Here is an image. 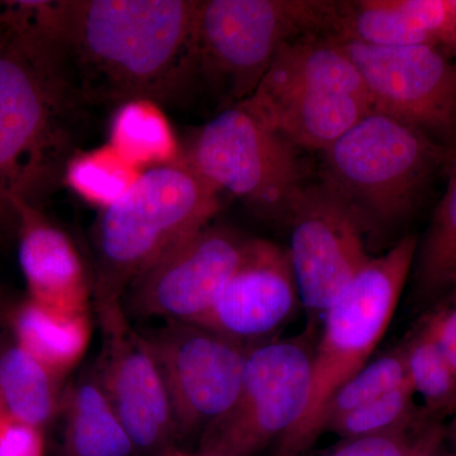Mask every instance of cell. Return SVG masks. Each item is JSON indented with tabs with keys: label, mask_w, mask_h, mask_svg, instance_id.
Returning <instances> with one entry per match:
<instances>
[{
	"label": "cell",
	"mask_w": 456,
	"mask_h": 456,
	"mask_svg": "<svg viewBox=\"0 0 456 456\" xmlns=\"http://www.w3.org/2000/svg\"><path fill=\"white\" fill-rule=\"evenodd\" d=\"M103 349L95 375L139 455L179 448L169 395L158 362L122 305L97 308Z\"/></svg>",
	"instance_id": "cell-13"
},
{
	"label": "cell",
	"mask_w": 456,
	"mask_h": 456,
	"mask_svg": "<svg viewBox=\"0 0 456 456\" xmlns=\"http://www.w3.org/2000/svg\"><path fill=\"white\" fill-rule=\"evenodd\" d=\"M142 173L108 143L92 151L77 152L66 167L64 183L102 211L127 194Z\"/></svg>",
	"instance_id": "cell-25"
},
{
	"label": "cell",
	"mask_w": 456,
	"mask_h": 456,
	"mask_svg": "<svg viewBox=\"0 0 456 456\" xmlns=\"http://www.w3.org/2000/svg\"><path fill=\"white\" fill-rule=\"evenodd\" d=\"M9 310H11V305L0 301V327L7 323Z\"/></svg>",
	"instance_id": "cell-33"
},
{
	"label": "cell",
	"mask_w": 456,
	"mask_h": 456,
	"mask_svg": "<svg viewBox=\"0 0 456 456\" xmlns=\"http://www.w3.org/2000/svg\"><path fill=\"white\" fill-rule=\"evenodd\" d=\"M449 46H452V49L454 50L456 55V23L454 29H452V38H450Z\"/></svg>",
	"instance_id": "cell-35"
},
{
	"label": "cell",
	"mask_w": 456,
	"mask_h": 456,
	"mask_svg": "<svg viewBox=\"0 0 456 456\" xmlns=\"http://www.w3.org/2000/svg\"><path fill=\"white\" fill-rule=\"evenodd\" d=\"M256 89L322 90L369 101L355 65L335 38L323 36L284 44Z\"/></svg>",
	"instance_id": "cell-18"
},
{
	"label": "cell",
	"mask_w": 456,
	"mask_h": 456,
	"mask_svg": "<svg viewBox=\"0 0 456 456\" xmlns=\"http://www.w3.org/2000/svg\"><path fill=\"white\" fill-rule=\"evenodd\" d=\"M163 456H202V455L198 454V452H196V454H191V452H184V450H182L180 448H175V449L170 450L169 452H167V454H164Z\"/></svg>",
	"instance_id": "cell-34"
},
{
	"label": "cell",
	"mask_w": 456,
	"mask_h": 456,
	"mask_svg": "<svg viewBox=\"0 0 456 456\" xmlns=\"http://www.w3.org/2000/svg\"><path fill=\"white\" fill-rule=\"evenodd\" d=\"M250 240L224 226L202 228L131 284L128 310L137 317L200 322L241 265Z\"/></svg>",
	"instance_id": "cell-12"
},
{
	"label": "cell",
	"mask_w": 456,
	"mask_h": 456,
	"mask_svg": "<svg viewBox=\"0 0 456 456\" xmlns=\"http://www.w3.org/2000/svg\"><path fill=\"white\" fill-rule=\"evenodd\" d=\"M0 456H45L44 428L0 413Z\"/></svg>",
	"instance_id": "cell-29"
},
{
	"label": "cell",
	"mask_w": 456,
	"mask_h": 456,
	"mask_svg": "<svg viewBox=\"0 0 456 456\" xmlns=\"http://www.w3.org/2000/svg\"><path fill=\"white\" fill-rule=\"evenodd\" d=\"M419 239L407 235L371 257L326 312L312 358L311 395L302 419L273 446L272 456H305L320 435L318 417L336 389L370 360L391 323Z\"/></svg>",
	"instance_id": "cell-5"
},
{
	"label": "cell",
	"mask_w": 456,
	"mask_h": 456,
	"mask_svg": "<svg viewBox=\"0 0 456 456\" xmlns=\"http://www.w3.org/2000/svg\"><path fill=\"white\" fill-rule=\"evenodd\" d=\"M8 327L23 349L61 379L82 362L92 340L89 314H64L28 298L12 305Z\"/></svg>",
	"instance_id": "cell-20"
},
{
	"label": "cell",
	"mask_w": 456,
	"mask_h": 456,
	"mask_svg": "<svg viewBox=\"0 0 456 456\" xmlns=\"http://www.w3.org/2000/svg\"><path fill=\"white\" fill-rule=\"evenodd\" d=\"M28 3L88 107L171 104L194 80L198 0Z\"/></svg>",
	"instance_id": "cell-1"
},
{
	"label": "cell",
	"mask_w": 456,
	"mask_h": 456,
	"mask_svg": "<svg viewBox=\"0 0 456 456\" xmlns=\"http://www.w3.org/2000/svg\"><path fill=\"white\" fill-rule=\"evenodd\" d=\"M444 355L456 374V288L425 314Z\"/></svg>",
	"instance_id": "cell-30"
},
{
	"label": "cell",
	"mask_w": 456,
	"mask_h": 456,
	"mask_svg": "<svg viewBox=\"0 0 456 456\" xmlns=\"http://www.w3.org/2000/svg\"><path fill=\"white\" fill-rule=\"evenodd\" d=\"M287 224L288 255L301 305L312 327L371 259L365 246V228L349 206L325 183L303 187Z\"/></svg>",
	"instance_id": "cell-11"
},
{
	"label": "cell",
	"mask_w": 456,
	"mask_h": 456,
	"mask_svg": "<svg viewBox=\"0 0 456 456\" xmlns=\"http://www.w3.org/2000/svg\"><path fill=\"white\" fill-rule=\"evenodd\" d=\"M444 439H445L446 445L456 455V415L448 428H444Z\"/></svg>",
	"instance_id": "cell-32"
},
{
	"label": "cell",
	"mask_w": 456,
	"mask_h": 456,
	"mask_svg": "<svg viewBox=\"0 0 456 456\" xmlns=\"http://www.w3.org/2000/svg\"><path fill=\"white\" fill-rule=\"evenodd\" d=\"M335 40L355 65L375 112L412 126L446 149L456 142V65L439 46Z\"/></svg>",
	"instance_id": "cell-10"
},
{
	"label": "cell",
	"mask_w": 456,
	"mask_h": 456,
	"mask_svg": "<svg viewBox=\"0 0 456 456\" xmlns=\"http://www.w3.org/2000/svg\"><path fill=\"white\" fill-rule=\"evenodd\" d=\"M0 20V198L37 206L77 154L86 102L28 3Z\"/></svg>",
	"instance_id": "cell-2"
},
{
	"label": "cell",
	"mask_w": 456,
	"mask_h": 456,
	"mask_svg": "<svg viewBox=\"0 0 456 456\" xmlns=\"http://www.w3.org/2000/svg\"><path fill=\"white\" fill-rule=\"evenodd\" d=\"M448 156L424 132L371 110L326 150L322 183L374 233L415 211Z\"/></svg>",
	"instance_id": "cell-6"
},
{
	"label": "cell",
	"mask_w": 456,
	"mask_h": 456,
	"mask_svg": "<svg viewBox=\"0 0 456 456\" xmlns=\"http://www.w3.org/2000/svg\"><path fill=\"white\" fill-rule=\"evenodd\" d=\"M64 379L45 367L0 327V395L9 415L44 428L59 416Z\"/></svg>",
	"instance_id": "cell-21"
},
{
	"label": "cell",
	"mask_w": 456,
	"mask_h": 456,
	"mask_svg": "<svg viewBox=\"0 0 456 456\" xmlns=\"http://www.w3.org/2000/svg\"><path fill=\"white\" fill-rule=\"evenodd\" d=\"M220 208V191L183 155L143 171L127 194L102 209L95 222V308L122 305L128 288L145 270L211 224Z\"/></svg>",
	"instance_id": "cell-3"
},
{
	"label": "cell",
	"mask_w": 456,
	"mask_h": 456,
	"mask_svg": "<svg viewBox=\"0 0 456 456\" xmlns=\"http://www.w3.org/2000/svg\"><path fill=\"white\" fill-rule=\"evenodd\" d=\"M456 17L452 0L342 2L334 38L383 47L448 44Z\"/></svg>",
	"instance_id": "cell-17"
},
{
	"label": "cell",
	"mask_w": 456,
	"mask_h": 456,
	"mask_svg": "<svg viewBox=\"0 0 456 456\" xmlns=\"http://www.w3.org/2000/svg\"><path fill=\"white\" fill-rule=\"evenodd\" d=\"M141 334L163 375L179 443L200 440L235 401L253 346L180 321Z\"/></svg>",
	"instance_id": "cell-9"
},
{
	"label": "cell",
	"mask_w": 456,
	"mask_h": 456,
	"mask_svg": "<svg viewBox=\"0 0 456 456\" xmlns=\"http://www.w3.org/2000/svg\"><path fill=\"white\" fill-rule=\"evenodd\" d=\"M341 11L342 2L323 0H198L194 79L208 84L224 108L241 103L284 44L335 37Z\"/></svg>",
	"instance_id": "cell-4"
},
{
	"label": "cell",
	"mask_w": 456,
	"mask_h": 456,
	"mask_svg": "<svg viewBox=\"0 0 456 456\" xmlns=\"http://www.w3.org/2000/svg\"><path fill=\"white\" fill-rule=\"evenodd\" d=\"M407 382L406 356L401 344L377 359L369 360L364 367L336 389L318 417V435L321 436L327 431L330 424L338 417L346 415Z\"/></svg>",
	"instance_id": "cell-26"
},
{
	"label": "cell",
	"mask_w": 456,
	"mask_h": 456,
	"mask_svg": "<svg viewBox=\"0 0 456 456\" xmlns=\"http://www.w3.org/2000/svg\"><path fill=\"white\" fill-rule=\"evenodd\" d=\"M413 301L432 307L456 288V155L448 188L421 246H417Z\"/></svg>",
	"instance_id": "cell-22"
},
{
	"label": "cell",
	"mask_w": 456,
	"mask_h": 456,
	"mask_svg": "<svg viewBox=\"0 0 456 456\" xmlns=\"http://www.w3.org/2000/svg\"><path fill=\"white\" fill-rule=\"evenodd\" d=\"M5 412L4 404H3L2 395H0V413Z\"/></svg>",
	"instance_id": "cell-36"
},
{
	"label": "cell",
	"mask_w": 456,
	"mask_h": 456,
	"mask_svg": "<svg viewBox=\"0 0 456 456\" xmlns=\"http://www.w3.org/2000/svg\"><path fill=\"white\" fill-rule=\"evenodd\" d=\"M60 456H137L136 448L114 412L94 368L65 387Z\"/></svg>",
	"instance_id": "cell-19"
},
{
	"label": "cell",
	"mask_w": 456,
	"mask_h": 456,
	"mask_svg": "<svg viewBox=\"0 0 456 456\" xmlns=\"http://www.w3.org/2000/svg\"><path fill=\"white\" fill-rule=\"evenodd\" d=\"M443 434L439 419L426 413L401 428L341 440L326 456H413Z\"/></svg>",
	"instance_id": "cell-28"
},
{
	"label": "cell",
	"mask_w": 456,
	"mask_h": 456,
	"mask_svg": "<svg viewBox=\"0 0 456 456\" xmlns=\"http://www.w3.org/2000/svg\"><path fill=\"white\" fill-rule=\"evenodd\" d=\"M299 305L288 251L251 239L241 265L197 325L254 346L292 320Z\"/></svg>",
	"instance_id": "cell-14"
},
{
	"label": "cell",
	"mask_w": 456,
	"mask_h": 456,
	"mask_svg": "<svg viewBox=\"0 0 456 456\" xmlns=\"http://www.w3.org/2000/svg\"><path fill=\"white\" fill-rule=\"evenodd\" d=\"M415 392L410 382L362 404L330 424L327 431L334 432L341 440L365 435L379 434L411 424L425 416L415 402Z\"/></svg>",
	"instance_id": "cell-27"
},
{
	"label": "cell",
	"mask_w": 456,
	"mask_h": 456,
	"mask_svg": "<svg viewBox=\"0 0 456 456\" xmlns=\"http://www.w3.org/2000/svg\"><path fill=\"white\" fill-rule=\"evenodd\" d=\"M406 356L408 382L424 399L425 411L439 419L456 412V374L444 355L434 330L424 316L402 344Z\"/></svg>",
	"instance_id": "cell-24"
},
{
	"label": "cell",
	"mask_w": 456,
	"mask_h": 456,
	"mask_svg": "<svg viewBox=\"0 0 456 456\" xmlns=\"http://www.w3.org/2000/svg\"><path fill=\"white\" fill-rule=\"evenodd\" d=\"M7 203L18 218V263L27 298L64 314H89L92 281L70 237L37 206L20 200Z\"/></svg>",
	"instance_id": "cell-15"
},
{
	"label": "cell",
	"mask_w": 456,
	"mask_h": 456,
	"mask_svg": "<svg viewBox=\"0 0 456 456\" xmlns=\"http://www.w3.org/2000/svg\"><path fill=\"white\" fill-rule=\"evenodd\" d=\"M239 104L292 145L323 152L373 110L367 99L307 89H256Z\"/></svg>",
	"instance_id": "cell-16"
},
{
	"label": "cell",
	"mask_w": 456,
	"mask_h": 456,
	"mask_svg": "<svg viewBox=\"0 0 456 456\" xmlns=\"http://www.w3.org/2000/svg\"><path fill=\"white\" fill-rule=\"evenodd\" d=\"M110 145L140 169L173 163L182 155L161 106L151 101H132L116 108Z\"/></svg>",
	"instance_id": "cell-23"
},
{
	"label": "cell",
	"mask_w": 456,
	"mask_h": 456,
	"mask_svg": "<svg viewBox=\"0 0 456 456\" xmlns=\"http://www.w3.org/2000/svg\"><path fill=\"white\" fill-rule=\"evenodd\" d=\"M182 155L213 188L269 220L287 224L305 187L297 147L241 104L224 108L204 125Z\"/></svg>",
	"instance_id": "cell-7"
},
{
	"label": "cell",
	"mask_w": 456,
	"mask_h": 456,
	"mask_svg": "<svg viewBox=\"0 0 456 456\" xmlns=\"http://www.w3.org/2000/svg\"><path fill=\"white\" fill-rule=\"evenodd\" d=\"M413 456H456L454 452L450 450L449 446L446 445L445 439H444V434L441 435L439 439L431 443L430 445L426 446L424 450L417 452Z\"/></svg>",
	"instance_id": "cell-31"
},
{
	"label": "cell",
	"mask_w": 456,
	"mask_h": 456,
	"mask_svg": "<svg viewBox=\"0 0 456 456\" xmlns=\"http://www.w3.org/2000/svg\"><path fill=\"white\" fill-rule=\"evenodd\" d=\"M314 347L305 338L254 345L235 401L198 440L202 456H256L302 419Z\"/></svg>",
	"instance_id": "cell-8"
}]
</instances>
